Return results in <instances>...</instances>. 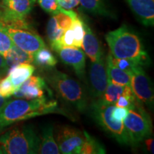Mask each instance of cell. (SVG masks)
<instances>
[{"instance_id": "cell-1", "label": "cell", "mask_w": 154, "mask_h": 154, "mask_svg": "<svg viewBox=\"0 0 154 154\" xmlns=\"http://www.w3.org/2000/svg\"><path fill=\"white\" fill-rule=\"evenodd\" d=\"M49 113L67 116L66 111L59 107L57 101H49L45 96L34 99L7 100L0 109V133L15 123Z\"/></svg>"}, {"instance_id": "cell-2", "label": "cell", "mask_w": 154, "mask_h": 154, "mask_svg": "<svg viewBox=\"0 0 154 154\" xmlns=\"http://www.w3.org/2000/svg\"><path fill=\"white\" fill-rule=\"evenodd\" d=\"M106 41L111 54L116 59H124L141 66H149L151 61L139 36L126 25L108 32Z\"/></svg>"}, {"instance_id": "cell-3", "label": "cell", "mask_w": 154, "mask_h": 154, "mask_svg": "<svg viewBox=\"0 0 154 154\" xmlns=\"http://www.w3.org/2000/svg\"><path fill=\"white\" fill-rule=\"evenodd\" d=\"M44 72V79L63 101L80 113H85L87 111L88 95L81 83L54 67Z\"/></svg>"}, {"instance_id": "cell-4", "label": "cell", "mask_w": 154, "mask_h": 154, "mask_svg": "<svg viewBox=\"0 0 154 154\" xmlns=\"http://www.w3.org/2000/svg\"><path fill=\"white\" fill-rule=\"evenodd\" d=\"M40 137L32 126L7 131L0 136V153H38Z\"/></svg>"}, {"instance_id": "cell-5", "label": "cell", "mask_w": 154, "mask_h": 154, "mask_svg": "<svg viewBox=\"0 0 154 154\" xmlns=\"http://www.w3.org/2000/svg\"><path fill=\"white\" fill-rule=\"evenodd\" d=\"M114 107V105L108 104L98 99L92 102L89 109L94 120L108 135L121 145L131 146L124 122H117L111 117V111Z\"/></svg>"}, {"instance_id": "cell-6", "label": "cell", "mask_w": 154, "mask_h": 154, "mask_svg": "<svg viewBox=\"0 0 154 154\" xmlns=\"http://www.w3.org/2000/svg\"><path fill=\"white\" fill-rule=\"evenodd\" d=\"M124 124L129 136L131 146H138L152 134L153 125L151 117L138 100L132 109H128Z\"/></svg>"}, {"instance_id": "cell-7", "label": "cell", "mask_w": 154, "mask_h": 154, "mask_svg": "<svg viewBox=\"0 0 154 154\" xmlns=\"http://www.w3.org/2000/svg\"><path fill=\"white\" fill-rule=\"evenodd\" d=\"M0 23L6 26L30 29L26 17L33 9L36 0H1Z\"/></svg>"}, {"instance_id": "cell-8", "label": "cell", "mask_w": 154, "mask_h": 154, "mask_svg": "<svg viewBox=\"0 0 154 154\" xmlns=\"http://www.w3.org/2000/svg\"><path fill=\"white\" fill-rule=\"evenodd\" d=\"M131 87L136 98L142 104L153 109L154 94L153 84L143 67L136 65L131 72Z\"/></svg>"}, {"instance_id": "cell-9", "label": "cell", "mask_w": 154, "mask_h": 154, "mask_svg": "<svg viewBox=\"0 0 154 154\" xmlns=\"http://www.w3.org/2000/svg\"><path fill=\"white\" fill-rule=\"evenodd\" d=\"M2 27L8 34L14 45L30 54L34 56L36 51L46 47L41 36L30 29L10 27L3 25Z\"/></svg>"}, {"instance_id": "cell-10", "label": "cell", "mask_w": 154, "mask_h": 154, "mask_svg": "<svg viewBox=\"0 0 154 154\" xmlns=\"http://www.w3.org/2000/svg\"><path fill=\"white\" fill-rule=\"evenodd\" d=\"M88 78L91 96L94 99H101L108 85L106 61L104 54L98 60L91 61Z\"/></svg>"}, {"instance_id": "cell-11", "label": "cell", "mask_w": 154, "mask_h": 154, "mask_svg": "<svg viewBox=\"0 0 154 154\" xmlns=\"http://www.w3.org/2000/svg\"><path fill=\"white\" fill-rule=\"evenodd\" d=\"M84 139V132L73 127L65 126L58 129L56 141L61 153L79 154Z\"/></svg>"}, {"instance_id": "cell-12", "label": "cell", "mask_w": 154, "mask_h": 154, "mask_svg": "<svg viewBox=\"0 0 154 154\" xmlns=\"http://www.w3.org/2000/svg\"><path fill=\"white\" fill-rule=\"evenodd\" d=\"M61 61L71 66L81 80L86 79V55L80 48L61 47L55 50Z\"/></svg>"}, {"instance_id": "cell-13", "label": "cell", "mask_w": 154, "mask_h": 154, "mask_svg": "<svg viewBox=\"0 0 154 154\" xmlns=\"http://www.w3.org/2000/svg\"><path fill=\"white\" fill-rule=\"evenodd\" d=\"M46 89L50 96H52L51 90L47 87V83L43 78L40 76H30L27 80L21 85L15 91V97L20 99H34L44 96V91Z\"/></svg>"}, {"instance_id": "cell-14", "label": "cell", "mask_w": 154, "mask_h": 154, "mask_svg": "<svg viewBox=\"0 0 154 154\" xmlns=\"http://www.w3.org/2000/svg\"><path fill=\"white\" fill-rule=\"evenodd\" d=\"M133 13L146 26L154 24V0H126Z\"/></svg>"}, {"instance_id": "cell-15", "label": "cell", "mask_w": 154, "mask_h": 154, "mask_svg": "<svg viewBox=\"0 0 154 154\" xmlns=\"http://www.w3.org/2000/svg\"><path fill=\"white\" fill-rule=\"evenodd\" d=\"M84 36L82 47L84 53L88 56L91 62H94L104 54L101 42L88 25L84 22Z\"/></svg>"}, {"instance_id": "cell-16", "label": "cell", "mask_w": 154, "mask_h": 154, "mask_svg": "<svg viewBox=\"0 0 154 154\" xmlns=\"http://www.w3.org/2000/svg\"><path fill=\"white\" fill-rule=\"evenodd\" d=\"M35 67L29 63H22L10 67L8 77L17 90L21 85L32 76Z\"/></svg>"}, {"instance_id": "cell-17", "label": "cell", "mask_w": 154, "mask_h": 154, "mask_svg": "<svg viewBox=\"0 0 154 154\" xmlns=\"http://www.w3.org/2000/svg\"><path fill=\"white\" fill-rule=\"evenodd\" d=\"M40 148L38 153L59 154V147L54 136V127L51 124H47L42 128V136L40 138Z\"/></svg>"}, {"instance_id": "cell-18", "label": "cell", "mask_w": 154, "mask_h": 154, "mask_svg": "<svg viewBox=\"0 0 154 154\" xmlns=\"http://www.w3.org/2000/svg\"><path fill=\"white\" fill-rule=\"evenodd\" d=\"M106 61L108 80L118 85L131 86V74L121 70V69L114 66L108 56L107 57H106Z\"/></svg>"}, {"instance_id": "cell-19", "label": "cell", "mask_w": 154, "mask_h": 154, "mask_svg": "<svg viewBox=\"0 0 154 154\" xmlns=\"http://www.w3.org/2000/svg\"><path fill=\"white\" fill-rule=\"evenodd\" d=\"M82 7L94 15L113 18L114 14L109 9L104 0H79Z\"/></svg>"}, {"instance_id": "cell-20", "label": "cell", "mask_w": 154, "mask_h": 154, "mask_svg": "<svg viewBox=\"0 0 154 154\" xmlns=\"http://www.w3.org/2000/svg\"><path fill=\"white\" fill-rule=\"evenodd\" d=\"M33 57V63L42 70L54 68L58 62L57 58L47 47L42 48L36 51Z\"/></svg>"}, {"instance_id": "cell-21", "label": "cell", "mask_w": 154, "mask_h": 154, "mask_svg": "<svg viewBox=\"0 0 154 154\" xmlns=\"http://www.w3.org/2000/svg\"><path fill=\"white\" fill-rule=\"evenodd\" d=\"M5 59L7 66L9 68L19 63H32L34 60V57L33 55L26 52L24 50L17 47L16 45H14L5 56Z\"/></svg>"}, {"instance_id": "cell-22", "label": "cell", "mask_w": 154, "mask_h": 154, "mask_svg": "<svg viewBox=\"0 0 154 154\" xmlns=\"http://www.w3.org/2000/svg\"><path fill=\"white\" fill-rule=\"evenodd\" d=\"M84 143L81 149L80 153L82 154H104L106 153L105 147L100 143L99 140L92 136L88 133L84 131Z\"/></svg>"}, {"instance_id": "cell-23", "label": "cell", "mask_w": 154, "mask_h": 154, "mask_svg": "<svg viewBox=\"0 0 154 154\" xmlns=\"http://www.w3.org/2000/svg\"><path fill=\"white\" fill-rule=\"evenodd\" d=\"M38 5L44 11L49 13L51 15H56L59 13H63V14L69 15L73 19H76L77 14L72 9L67 10L63 9L58 3L57 0H36Z\"/></svg>"}, {"instance_id": "cell-24", "label": "cell", "mask_w": 154, "mask_h": 154, "mask_svg": "<svg viewBox=\"0 0 154 154\" xmlns=\"http://www.w3.org/2000/svg\"><path fill=\"white\" fill-rule=\"evenodd\" d=\"M124 88L125 86L115 84L108 80L107 87L101 98V101L108 104L114 105L119 98L123 95Z\"/></svg>"}, {"instance_id": "cell-25", "label": "cell", "mask_w": 154, "mask_h": 154, "mask_svg": "<svg viewBox=\"0 0 154 154\" xmlns=\"http://www.w3.org/2000/svg\"><path fill=\"white\" fill-rule=\"evenodd\" d=\"M63 32L64 31L58 25L57 19L54 15L49 19L47 28V37L49 39L50 46L52 49L57 46L58 42H59L61 37L63 35Z\"/></svg>"}, {"instance_id": "cell-26", "label": "cell", "mask_w": 154, "mask_h": 154, "mask_svg": "<svg viewBox=\"0 0 154 154\" xmlns=\"http://www.w3.org/2000/svg\"><path fill=\"white\" fill-rule=\"evenodd\" d=\"M14 45L12 40L4 30L2 25L0 23V54L5 57Z\"/></svg>"}, {"instance_id": "cell-27", "label": "cell", "mask_w": 154, "mask_h": 154, "mask_svg": "<svg viewBox=\"0 0 154 154\" xmlns=\"http://www.w3.org/2000/svg\"><path fill=\"white\" fill-rule=\"evenodd\" d=\"M17 88L7 76L5 78L0 79V96L2 97L8 99L11 96L14 95Z\"/></svg>"}, {"instance_id": "cell-28", "label": "cell", "mask_w": 154, "mask_h": 154, "mask_svg": "<svg viewBox=\"0 0 154 154\" xmlns=\"http://www.w3.org/2000/svg\"><path fill=\"white\" fill-rule=\"evenodd\" d=\"M108 57H109L111 62L114 66H117L118 68L121 69V70L125 71V72L131 73V74L133 69L137 64L133 62V61L128 60V59H116L113 57L111 54H109Z\"/></svg>"}, {"instance_id": "cell-29", "label": "cell", "mask_w": 154, "mask_h": 154, "mask_svg": "<svg viewBox=\"0 0 154 154\" xmlns=\"http://www.w3.org/2000/svg\"><path fill=\"white\" fill-rule=\"evenodd\" d=\"M57 22L60 27L62 29L63 31L66 30L67 29L70 28L73 23V19L69 15L63 14V13H59V14L54 15Z\"/></svg>"}, {"instance_id": "cell-30", "label": "cell", "mask_w": 154, "mask_h": 154, "mask_svg": "<svg viewBox=\"0 0 154 154\" xmlns=\"http://www.w3.org/2000/svg\"><path fill=\"white\" fill-rule=\"evenodd\" d=\"M128 109L115 106L111 111V117L117 122H124L126 116L128 115Z\"/></svg>"}, {"instance_id": "cell-31", "label": "cell", "mask_w": 154, "mask_h": 154, "mask_svg": "<svg viewBox=\"0 0 154 154\" xmlns=\"http://www.w3.org/2000/svg\"><path fill=\"white\" fill-rule=\"evenodd\" d=\"M8 69L9 67L7 66L5 57L2 54H0V76L5 74L8 71Z\"/></svg>"}, {"instance_id": "cell-32", "label": "cell", "mask_w": 154, "mask_h": 154, "mask_svg": "<svg viewBox=\"0 0 154 154\" xmlns=\"http://www.w3.org/2000/svg\"><path fill=\"white\" fill-rule=\"evenodd\" d=\"M144 143L146 144V149L151 153H153V139L150 137L144 139Z\"/></svg>"}, {"instance_id": "cell-33", "label": "cell", "mask_w": 154, "mask_h": 154, "mask_svg": "<svg viewBox=\"0 0 154 154\" xmlns=\"http://www.w3.org/2000/svg\"><path fill=\"white\" fill-rule=\"evenodd\" d=\"M7 100H8V99H5V98L2 97V96H0V109H1V108L5 104L6 102L7 101Z\"/></svg>"}, {"instance_id": "cell-34", "label": "cell", "mask_w": 154, "mask_h": 154, "mask_svg": "<svg viewBox=\"0 0 154 154\" xmlns=\"http://www.w3.org/2000/svg\"><path fill=\"white\" fill-rule=\"evenodd\" d=\"M66 1H70V0H66Z\"/></svg>"}, {"instance_id": "cell-35", "label": "cell", "mask_w": 154, "mask_h": 154, "mask_svg": "<svg viewBox=\"0 0 154 154\" xmlns=\"http://www.w3.org/2000/svg\"></svg>"}]
</instances>
